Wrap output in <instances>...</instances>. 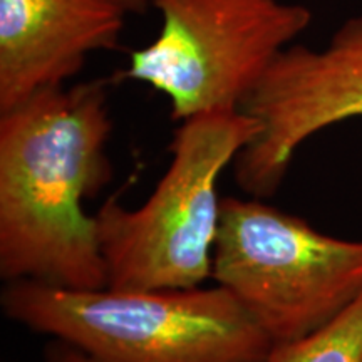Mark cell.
<instances>
[{
    "label": "cell",
    "mask_w": 362,
    "mask_h": 362,
    "mask_svg": "<svg viewBox=\"0 0 362 362\" xmlns=\"http://www.w3.org/2000/svg\"><path fill=\"white\" fill-rule=\"evenodd\" d=\"M101 79L45 89L0 112V277L72 291L107 287L96 216L112 178Z\"/></svg>",
    "instance_id": "obj_1"
},
{
    "label": "cell",
    "mask_w": 362,
    "mask_h": 362,
    "mask_svg": "<svg viewBox=\"0 0 362 362\" xmlns=\"http://www.w3.org/2000/svg\"><path fill=\"white\" fill-rule=\"evenodd\" d=\"M2 310L94 362H265L274 347L220 285L158 291H72L7 282Z\"/></svg>",
    "instance_id": "obj_2"
},
{
    "label": "cell",
    "mask_w": 362,
    "mask_h": 362,
    "mask_svg": "<svg viewBox=\"0 0 362 362\" xmlns=\"http://www.w3.org/2000/svg\"><path fill=\"white\" fill-rule=\"evenodd\" d=\"M259 133L242 110L181 121L171 163L139 208L104 202L96 216L107 287L116 291L202 287L211 279L221 200L218 180Z\"/></svg>",
    "instance_id": "obj_3"
},
{
    "label": "cell",
    "mask_w": 362,
    "mask_h": 362,
    "mask_svg": "<svg viewBox=\"0 0 362 362\" xmlns=\"http://www.w3.org/2000/svg\"><path fill=\"white\" fill-rule=\"evenodd\" d=\"M211 280L274 346L320 329L362 293V240L337 238L262 198L221 200Z\"/></svg>",
    "instance_id": "obj_4"
},
{
    "label": "cell",
    "mask_w": 362,
    "mask_h": 362,
    "mask_svg": "<svg viewBox=\"0 0 362 362\" xmlns=\"http://www.w3.org/2000/svg\"><path fill=\"white\" fill-rule=\"evenodd\" d=\"M161 16L153 42L129 54L121 78L151 86L175 121L240 110L269 67L312 22L284 0H149Z\"/></svg>",
    "instance_id": "obj_5"
},
{
    "label": "cell",
    "mask_w": 362,
    "mask_h": 362,
    "mask_svg": "<svg viewBox=\"0 0 362 362\" xmlns=\"http://www.w3.org/2000/svg\"><path fill=\"white\" fill-rule=\"evenodd\" d=\"M259 133L233 161L235 181L255 198L274 197L297 149L330 126L362 117V13L320 49L291 45L240 107Z\"/></svg>",
    "instance_id": "obj_6"
},
{
    "label": "cell",
    "mask_w": 362,
    "mask_h": 362,
    "mask_svg": "<svg viewBox=\"0 0 362 362\" xmlns=\"http://www.w3.org/2000/svg\"><path fill=\"white\" fill-rule=\"evenodd\" d=\"M126 17L112 0H0V112L66 86L89 54L115 49Z\"/></svg>",
    "instance_id": "obj_7"
},
{
    "label": "cell",
    "mask_w": 362,
    "mask_h": 362,
    "mask_svg": "<svg viewBox=\"0 0 362 362\" xmlns=\"http://www.w3.org/2000/svg\"><path fill=\"white\" fill-rule=\"evenodd\" d=\"M265 362H362V293L309 336L272 347Z\"/></svg>",
    "instance_id": "obj_8"
},
{
    "label": "cell",
    "mask_w": 362,
    "mask_h": 362,
    "mask_svg": "<svg viewBox=\"0 0 362 362\" xmlns=\"http://www.w3.org/2000/svg\"><path fill=\"white\" fill-rule=\"evenodd\" d=\"M45 362H94L84 352H81L69 344L56 341L45 351Z\"/></svg>",
    "instance_id": "obj_9"
},
{
    "label": "cell",
    "mask_w": 362,
    "mask_h": 362,
    "mask_svg": "<svg viewBox=\"0 0 362 362\" xmlns=\"http://www.w3.org/2000/svg\"><path fill=\"white\" fill-rule=\"evenodd\" d=\"M117 7H121L123 11L128 13H144L149 8V0H112Z\"/></svg>",
    "instance_id": "obj_10"
}]
</instances>
